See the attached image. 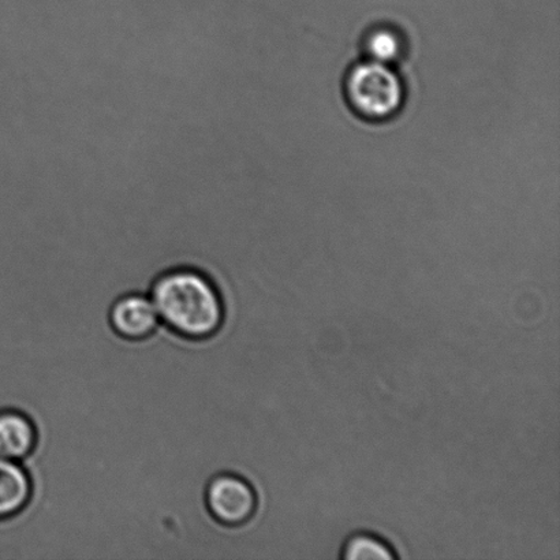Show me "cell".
I'll return each instance as SVG.
<instances>
[{"label":"cell","instance_id":"6da1fadb","mask_svg":"<svg viewBox=\"0 0 560 560\" xmlns=\"http://www.w3.org/2000/svg\"><path fill=\"white\" fill-rule=\"evenodd\" d=\"M151 300L159 320L177 337L202 342L226 320V305L215 277L200 267L175 265L153 276Z\"/></svg>","mask_w":560,"mask_h":560},{"label":"cell","instance_id":"7a4b0ae2","mask_svg":"<svg viewBox=\"0 0 560 560\" xmlns=\"http://www.w3.org/2000/svg\"><path fill=\"white\" fill-rule=\"evenodd\" d=\"M343 93L351 112L368 122H386L402 109L406 88L394 66L362 59L346 73Z\"/></svg>","mask_w":560,"mask_h":560},{"label":"cell","instance_id":"3957f363","mask_svg":"<svg viewBox=\"0 0 560 560\" xmlns=\"http://www.w3.org/2000/svg\"><path fill=\"white\" fill-rule=\"evenodd\" d=\"M205 501L208 513L228 528H241L254 520L259 509L255 487L237 474H218L206 487Z\"/></svg>","mask_w":560,"mask_h":560},{"label":"cell","instance_id":"277c9868","mask_svg":"<svg viewBox=\"0 0 560 560\" xmlns=\"http://www.w3.org/2000/svg\"><path fill=\"white\" fill-rule=\"evenodd\" d=\"M108 323L118 337L130 342H141L156 332L161 320L150 294L130 291L113 302L108 311Z\"/></svg>","mask_w":560,"mask_h":560},{"label":"cell","instance_id":"5b68a950","mask_svg":"<svg viewBox=\"0 0 560 560\" xmlns=\"http://www.w3.org/2000/svg\"><path fill=\"white\" fill-rule=\"evenodd\" d=\"M38 442L35 421L24 411L0 410V458L22 460L31 457Z\"/></svg>","mask_w":560,"mask_h":560},{"label":"cell","instance_id":"8992f818","mask_svg":"<svg viewBox=\"0 0 560 560\" xmlns=\"http://www.w3.org/2000/svg\"><path fill=\"white\" fill-rule=\"evenodd\" d=\"M33 480L16 460L0 458V521L19 517L33 499Z\"/></svg>","mask_w":560,"mask_h":560},{"label":"cell","instance_id":"52a82bcc","mask_svg":"<svg viewBox=\"0 0 560 560\" xmlns=\"http://www.w3.org/2000/svg\"><path fill=\"white\" fill-rule=\"evenodd\" d=\"M365 58L375 62L395 66L404 58L406 43L402 33L388 25L372 27L362 43Z\"/></svg>","mask_w":560,"mask_h":560},{"label":"cell","instance_id":"ba28073f","mask_svg":"<svg viewBox=\"0 0 560 560\" xmlns=\"http://www.w3.org/2000/svg\"><path fill=\"white\" fill-rule=\"evenodd\" d=\"M340 558L346 560H393L398 558L394 548L382 537L372 534H355L345 542Z\"/></svg>","mask_w":560,"mask_h":560}]
</instances>
